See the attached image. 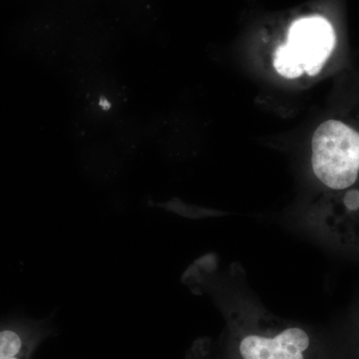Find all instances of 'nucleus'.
<instances>
[{"label": "nucleus", "mask_w": 359, "mask_h": 359, "mask_svg": "<svg viewBox=\"0 0 359 359\" xmlns=\"http://www.w3.org/2000/svg\"><path fill=\"white\" fill-rule=\"evenodd\" d=\"M73 131L79 138L90 139L110 128L125 114L131 91L110 65L71 71Z\"/></svg>", "instance_id": "f257e3e1"}, {"label": "nucleus", "mask_w": 359, "mask_h": 359, "mask_svg": "<svg viewBox=\"0 0 359 359\" xmlns=\"http://www.w3.org/2000/svg\"><path fill=\"white\" fill-rule=\"evenodd\" d=\"M311 166L330 190L351 188L359 178V134L337 120L323 122L311 141Z\"/></svg>", "instance_id": "f03ea898"}, {"label": "nucleus", "mask_w": 359, "mask_h": 359, "mask_svg": "<svg viewBox=\"0 0 359 359\" xmlns=\"http://www.w3.org/2000/svg\"><path fill=\"white\" fill-rule=\"evenodd\" d=\"M335 33L330 21L311 16L290 26L287 43L276 48L273 66L283 77L318 74L335 47Z\"/></svg>", "instance_id": "7ed1b4c3"}, {"label": "nucleus", "mask_w": 359, "mask_h": 359, "mask_svg": "<svg viewBox=\"0 0 359 359\" xmlns=\"http://www.w3.org/2000/svg\"><path fill=\"white\" fill-rule=\"evenodd\" d=\"M76 25L63 0L44 2L13 30L16 48L40 62L54 65L65 55L66 45Z\"/></svg>", "instance_id": "20e7f679"}, {"label": "nucleus", "mask_w": 359, "mask_h": 359, "mask_svg": "<svg viewBox=\"0 0 359 359\" xmlns=\"http://www.w3.org/2000/svg\"><path fill=\"white\" fill-rule=\"evenodd\" d=\"M120 32L108 16L99 14L77 23L63 55L69 63V72L109 65L119 49Z\"/></svg>", "instance_id": "39448f33"}, {"label": "nucleus", "mask_w": 359, "mask_h": 359, "mask_svg": "<svg viewBox=\"0 0 359 359\" xmlns=\"http://www.w3.org/2000/svg\"><path fill=\"white\" fill-rule=\"evenodd\" d=\"M309 344L304 330L290 327L273 339L249 335L241 341L240 353L244 359H304Z\"/></svg>", "instance_id": "423d86ee"}, {"label": "nucleus", "mask_w": 359, "mask_h": 359, "mask_svg": "<svg viewBox=\"0 0 359 359\" xmlns=\"http://www.w3.org/2000/svg\"><path fill=\"white\" fill-rule=\"evenodd\" d=\"M125 158L110 140H95L82 151L81 164L89 179L108 183L121 174Z\"/></svg>", "instance_id": "0eeeda50"}, {"label": "nucleus", "mask_w": 359, "mask_h": 359, "mask_svg": "<svg viewBox=\"0 0 359 359\" xmlns=\"http://www.w3.org/2000/svg\"><path fill=\"white\" fill-rule=\"evenodd\" d=\"M108 18L120 32L136 37L145 32L148 4L146 0H103Z\"/></svg>", "instance_id": "6e6552de"}, {"label": "nucleus", "mask_w": 359, "mask_h": 359, "mask_svg": "<svg viewBox=\"0 0 359 359\" xmlns=\"http://www.w3.org/2000/svg\"><path fill=\"white\" fill-rule=\"evenodd\" d=\"M40 334L30 327L11 325L0 327V359H30Z\"/></svg>", "instance_id": "1a4fd4ad"}, {"label": "nucleus", "mask_w": 359, "mask_h": 359, "mask_svg": "<svg viewBox=\"0 0 359 359\" xmlns=\"http://www.w3.org/2000/svg\"><path fill=\"white\" fill-rule=\"evenodd\" d=\"M111 139L115 146L125 157L133 155L140 145L143 128L136 116L123 114L111 125Z\"/></svg>", "instance_id": "9d476101"}]
</instances>
